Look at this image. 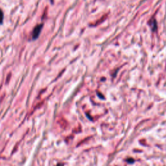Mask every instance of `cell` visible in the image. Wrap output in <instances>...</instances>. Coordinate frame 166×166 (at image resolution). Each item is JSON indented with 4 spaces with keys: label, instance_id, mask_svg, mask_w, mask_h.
Returning <instances> with one entry per match:
<instances>
[{
    "label": "cell",
    "instance_id": "1",
    "mask_svg": "<svg viewBox=\"0 0 166 166\" xmlns=\"http://www.w3.org/2000/svg\"><path fill=\"white\" fill-rule=\"evenodd\" d=\"M42 28V24H40L36 26V27L34 28L32 32V38L36 39L38 37L39 34H40L41 30Z\"/></svg>",
    "mask_w": 166,
    "mask_h": 166
},
{
    "label": "cell",
    "instance_id": "2",
    "mask_svg": "<svg viewBox=\"0 0 166 166\" xmlns=\"http://www.w3.org/2000/svg\"><path fill=\"white\" fill-rule=\"evenodd\" d=\"M3 19V11L0 9V24H1Z\"/></svg>",
    "mask_w": 166,
    "mask_h": 166
}]
</instances>
